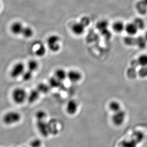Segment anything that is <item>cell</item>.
<instances>
[{"mask_svg":"<svg viewBox=\"0 0 147 147\" xmlns=\"http://www.w3.org/2000/svg\"><path fill=\"white\" fill-rule=\"evenodd\" d=\"M27 68L28 70L32 72H34L39 68V63L36 60H30L27 63Z\"/></svg>","mask_w":147,"mask_h":147,"instance_id":"21","label":"cell"},{"mask_svg":"<svg viewBox=\"0 0 147 147\" xmlns=\"http://www.w3.org/2000/svg\"><path fill=\"white\" fill-rule=\"evenodd\" d=\"M138 64L140 66L147 67V54H142L140 56L138 59Z\"/></svg>","mask_w":147,"mask_h":147,"instance_id":"24","label":"cell"},{"mask_svg":"<svg viewBox=\"0 0 147 147\" xmlns=\"http://www.w3.org/2000/svg\"><path fill=\"white\" fill-rule=\"evenodd\" d=\"M36 126L39 132L43 137H48L51 133L49 123L45 122V121H37Z\"/></svg>","mask_w":147,"mask_h":147,"instance_id":"6","label":"cell"},{"mask_svg":"<svg viewBox=\"0 0 147 147\" xmlns=\"http://www.w3.org/2000/svg\"><path fill=\"white\" fill-rule=\"evenodd\" d=\"M42 141L39 139H34L30 143L31 147H41Z\"/></svg>","mask_w":147,"mask_h":147,"instance_id":"31","label":"cell"},{"mask_svg":"<svg viewBox=\"0 0 147 147\" xmlns=\"http://www.w3.org/2000/svg\"><path fill=\"white\" fill-rule=\"evenodd\" d=\"M54 76L60 81L63 82L67 78V72L64 69L59 68L55 71Z\"/></svg>","mask_w":147,"mask_h":147,"instance_id":"13","label":"cell"},{"mask_svg":"<svg viewBox=\"0 0 147 147\" xmlns=\"http://www.w3.org/2000/svg\"><path fill=\"white\" fill-rule=\"evenodd\" d=\"M133 140L138 143L143 140L144 136L141 132L136 131L133 133Z\"/></svg>","mask_w":147,"mask_h":147,"instance_id":"28","label":"cell"},{"mask_svg":"<svg viewBox=\"0 0 147 147\" xmlns=\"http://www.w3.org/2000/svg\"><path fill=\"white\" fill-rule=\"evenodd\" d=\"M136 8L140 14H145L147 11V5L143 1V0L139 1L136 4Z\"/></svg>","mask_w":147,"mask_h":147,"instance_id":"15","label":"cell"},{"mask_svg":"<svg viewBox=\"0 0 147 147\" xmlns=\"http://www.w3.org/2000/svg\"><path fill=\"white\" fill-rule=\"evenodd\" d=\"M1 3H0V8H1Z\"/></svg>","mask_w":147,"mask_h":147,"instance_id":"36","label":"cell"},{"mask_svg":"<svg viewBox=\"0 0 147 147\" xmlns=\"http://www.w3.org/2000/svg\"><path fill=\"white\" fill-rule=\"evenodd\" d=\"M143 1L147 5V0H143Z\"/></svg>","mask_w":147,"mask_h":147,"instance_id":"35","label":"cell"},{"mask_svg":"<svg viewBox=\"0 0 147 147\" xmlns=\"http://www.w3.org/2000/svg\"><path fill=\"white\" fill-rule=\"evenodd\" d=\"M109 108L113 113H116L121 110L120 103L118 101L115 100L110 102L109 104Z\"/></svg>","mask_w":147,"mask_h":147,"instance_id":"17","label":"cell"},{"mask_svg":"<svg viewBox=\"0 0 147 147\" xmlns=\"http://www.w3.org/2000/svg\"><path fill=\"white\" fill-rule=\"evenodd\" d=\"M50 88L49 84L45 83H40L38 85L36 89L39 91L40 93L46 94L49 92Z\"/></svg>","mask_w":147,"mask_h":147,"instance_id":"20","label":"cell"},{"mask_svg":"<svg viewBox=\"0 0 147 147\" xmlns=\"http://www.w3.org/2000/svg\"><path fill=\"white\" fill-rule=\"evenodd\" d=\"M25 71L24 64L21 62L17 63L14 64L11 68L10 71V76L11 78L16 79L19 77L22 76Z\"/></svg>","mask_w":147,"mask_h":147,"instance_id":"4","label":"cell"},{"mask_svg":"<svg viewBox=\"0 0 147 147\" xmlns=\"http://www.w3.org/2000/svg\"><path fill=\"white\" fill-rule=\"evenodd\" d=\"M80 22L86 27L90 24V19L88 17L84 16L81 18V20Z\"/></svg>","mask_w":147,"mask_h":147,"instance_id":"33","label":"cell"},{"mask_svg":"<svg viewBox=\"0 0 147 147\" xmlns=\"http://www.w3.org/2000/svg\"><path fill=\"white\" fill-rule=\"evenodd\" d=\"M32 74H33V72L28 69H27V71H25L22 76V80L25 82H28V81H30L32 78Z\"/></svg>","mask_w":147,"mask_h":147,"instance_id":"29","label":"cell"},{"mask_svg":"<svg viewBox=\"0 0 147 147\" xmlns=\"http://www.w3.org/2000/svg\"><path fill=\"white\" fill-rule=\"evenodd\" d=\"M40 93L37 89L31 90L29 93L28 94L27 100L30 103H33L37 100L40 97Z\"/></svg>","mask_w":147,"mask_h":147,"instance_id":"12","label":"cell"},{"mask_svg":"<svg viewBox=\"0 0 147 147\" xmlns=\"http://www.w3.org/2000/svg\"><path fill=\"white\" fill-rule=\"evenodd\" d=\"M33 35H34V31L32 29V28H31V27L26 26L24 27L21 35H22L25 38L29 39L32 37Z\"/></svg>","mask_w":147,"mask_h":147,"instance_id":"16","label":"cell"},{"mask_svg":"<svg viewBox=\"0 0 147 147\" xmlns=\"http://www.w3.org/2000/svg\"><path fill=\"white\" fill-rule=\"evenodd\" d=\"M126 113L121 110L116 113H114L112 116L111 120L113 123L116 126H120L123 123L126 118Z\"/></svg>","mask_w":147,"mask_h":147,"instance_id":"5","label":"cell"},{"mask_svg":"<svg viewBox=\"0 0 147 147\" xmlns=\"http://www.w3.org/2000/svg\"><path fill=\"white\" fill-rule=\"evenodd\" d=\"M61 82L56 78L55 77H52L49 79V85L51 88H58L61 86Z\"/></svg>","mask_w":147,"mask_h":147,"instance_id":"18","label":"cell"},{"mask_svg":"<svg viewBox=\"0 0 147 147\" xmlns=\"http://www.w3.org/2000/svg\"><path fill=\"white\" fill-rule=\"evenodd\" d=\"M125 26L124 25L123 23L120 21L116 22L113 25V30L115 32L118 33L122 32L124 30H125Z\"/></svg>","mask_w":147,"mask_h":147,"instance_id":"19","label":"cell"},{"mask_svg":"<svg viewBox=\"0 0 147 147\" xmlns=\"http://www.w3.org/2000/svg\"><path fill=\"white\" fill-rule=\"evenodd\" d=\"M24 24L20 22H15L11 24L10 26V31L13 34L15 35H20L22 34L24 30Z\"/></svg>","mask_w":147,"mask_h":147,"instance_id":"9","label":"cell"},{"mask_svg":"<svg viewBox=\"0 0 147 147\" xmlns=\"http://www.w3.org/2000/svg\"><path fill=\"white\" fill-rule=\"evenodd\" d=\"M125 30L128 34L131 36H133L137 33L138 29L135 25V24L132 23H129L125 26Z\"/></svg>","mask_w":147,"mask_h":147,"instance_id":"14","label":"cell"},{"mask_svg":"<svg viewBox=\"0 0 147 147\" xmlns=\"http://www.w3.org/2000/svg\"><path fill=\"white\" fill-rule=\"evenodd\" d=\"M28 94L25 90L22 88H17L14 89L12 92V98L16 104H21L27 100Z\"/></svg>","mask_w":147,"mask_h":147,"instance_id":"3","label":"cell"},{"mask_svg":"<svg viewBox=\"0 0 147 147\" xmlns=\"http://www.w3.org/2000/svg\"><path fill=\"white\" fill-rule=\"evenodd\" d=\"M47 113L43 110H40L37 111L35 114V117H36L37 121H45V118L47 117Z\"/></svg>","mask_w":147,"mask_h":147,"instance_id":"26","label":"cell"},{"mask_svg":"<svg viewBox=\"0 0 147 147\" xmlns=\"http://www.w3.org/2000/svg\"><path fill=\"white\" fill-rule=\"evenodd\" d=\"M78 108V103L74 100H69L67 103L66 111L69 115H73L77 113Z\"/></svg>","mask_w":147,"mask_h":147,"instance_id":"10","label":"cell"},{"mask_svg":"<svg viewBox=\"0 0 147 147\" xmlns=\"http://www.w3.org/2000/svg\"><path fill=\"white\" fill-rule=\"evenodd\" d=\"M145 38V39H146V40L147 41V32L145 33V34L144 36Z\"/></svg>","mask_w":147,"mask_h":147,"instance_id":"34","label":"cell"},{"mask_svg":"<svg viewBox=\"0 0 147 147\" xmlns=\"http://www.w3.org/2000/svg\"><path fill=\"white\" fill-rule=\"evenodd\" d=\"M108 22L107 21H104V20L98 22L97 24V28L98 30L100 31L101 32L108 29Z\"/></svg>","mask_w":147,"mask_h":147,"instance_id":"25","label":"cell"},{"mask_svg":"<svg viewBox=\"0 0 147 147\" xmlns=\"http://www.w3.org/2000/svg\"><path fill=\"white\" fill-rule=\"evenodd\" d=\"M21 118V115L18 112L16 111H9L3 116V121L6 125H13L19 122Z\"/></svg>","mask_w":147,"mask_h":147,"instance_id":"2","label":"cell"},{"mask_svg":"<svg viewBox=\"0 0 147 147\" xmlns=\"http://www.w3.org/2000/svg\"><path fill=\"white\" fill-rule=\"evenodd\" d=\"M137 142L133 139L131 140H124L121 142V145L122 147H136Z\"/></svg>","mask_w":147,"mask_h":147,"instance_id":"27","label":"cell"},{"mask_svg":"<svg viewBox=\"0 0 147 147\" xmlns=\"http://www.w3.org/2000/svg\"><path fill=\"white\" fill-rule=\"evenodd\" d=\"M124 42L127 45L129 46L136 45V38H134L132 37V36L129 35V36H127L125 38Z\"/></svg>","mask_w":147,"mask_h":147,"instance_id":"30","label":"cell"},{"mask_svg":"<svg viewBox=\"0 0 147 147\" xmlns=\"http://www.w3.org/2000/svg\"><path fill=\"white\" fill-rule=\"evenodd\" d=\"M61 42L60 36L56 34L51 35L47 40V46L51 51L57 53L61 49Z\"/></svg>","mask_w":147,"mask_h":147,"instance_id":"1","label":"cell"},{"mask_svg":"<svg viewBox=\"0 0 147 147\" xmlns=\"http://www.w3.org/2000/svg\"><path fill=\"white\" fill-rule=\"evenodd\" d=\"M147 41L144 36H139L136 38V45L140 49H144L147 45Z\"/></svg>","mask_w":147,"mask_h":147,"instance_id":"22","label":"cell"},{"mask_svg":"<svg viewBox=\"0 0 147 147\" xmlns=\"http://www.w3.org/2000/svg\"><path fill=\"white\" fill-rule=\"evenodd\" d=\"M139 75L142 78L147 77V67H142L139 71Z\"/></svg>","mask_w":147,"mask_h":147,"instance_id":"32","label":"cell"},{"mask_svg":"<svg viewBox=\"0 0 147 147\" xmlns=\"http://www.w3.org/2000/svg\"><path fill=\"white\" fill-rule=\"evenodd\" d=\"M85 27L80 22H76L72 24L71 27V30L74 34L77 36H80L83 34L84 32Z\"/></svg>","mask_w":147,"mask_h":147,"instance_id":"11","label":"cell"},{"mask_svg":"<svg viewBox=\"0 0 147 147\" xmlns=\"http://www.w3.org/2000/svg\"><path fill=\"white\" fill-rule=\"evenodd\" d=\"M34 53L37 56L39 57H43L46 53L45 46L40 42H37L33 45Z\"/></svg>","mask_w":147,"mask_h":147,"instance_id":"7","label":"cell"},{"mask_svg":"<svg viewBox=\"0 0 147 147\" xmlns=\"http://www.w3.org/2000/svg\"><path fill=\"white\" fill-rule=\"evenodd\" d=\"M133 22L137 26L139 30H142L145 28V23L142 18H136V19H135Z\"/></svg>","mask_w":147,"mask_h":147,"instance_id":"23","label":"cell"},{"mask_svg":"<svg viewBox=\"0 0 147 147\" xmlns=\"http://www.w3.org/2000/svg\"><path fill=\"white\" fill-rule=\"evenodd\" d=\"M82 76L79 71L71 69L67 72V78L71 82L76 83L81 81Z\"/></svg>","mask_w":147,"mask_h":147,"instance_id":"8","label":"cell"}]
</instances>
